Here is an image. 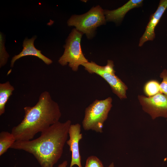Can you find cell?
Wrapping results in <instances>:
<instances>
[{"label":"cell","mask_w":167,"mask_h":167,"mask_svg":"<svg viewBox=\"0 0 167 167\" xmlns=\"http://www.w3.org/2000/svg\"><path fill=\"white\" fill-rule=\"evenodd\" d=\"M71 121H59L41 132L37 138L16 141L10 148L32 154L41 167H53L61 157L66 142Z\"/></svg>","instance_id":"1"},{"label":"cell","mask_w":167,"mask_h":167,"mask_svg":"<svg viewBox=\"0 0 167 167\" xmlns=\"http://www.w3.org/2000/svg\"><path fill=\"white\" fill-rule=\"evenodd\" d=\"M24 109L23 119L11 130L16 141L31 140L37 133L59 122L62 115L58 104L47 91L41 94L35 105L26 106Z\"/></svg>","instance_id":"2"},{"label":"cell","mask_w":167,"mask_h":167,"mask_svg":"<svg viewBox=\"0 0 167 167\" xmlns=\"http://www.w3.org/2000/svg\"><path fill=\"white\" fill-rule=\"evenodd\" d=\"M112 101L110 97L103 100H96L87 107L82 122L84 129L102 133L104 122L112 106Z\"/></svg>","instance_id":"3"},{"label":"cell","mask_w":167,"mask_h":167,"mask_svg":"<svg viewBox=\"0 0 167 167\" xmlns=\"http://www.w3.org/2000/svg\"><path fill=\"white\" fill-rule=\"evenodd\" d=\"M106 21L104 10L98 5L84 14L72 15L67 24L69 26H75L78 31L85 34L88 39H92L97 28L105 24Z\"/></svg>","instance_id":"4"},{"label":"cell","mask_w":167,"mask_h":167,"mask_svg":"<svg viewBox=\"0 0 167 167\" xmlns=\"http://www.w3.org/2000/svg\"><path fill=\"white\" fill-rule=\"evenodd\" d=\"M83 33L75 28L73 29L66 40L65 50L58 62L62 66L68 65L75 71L80 65L88 62L81 50L80 42Z\"/></svg>","instance_id":"5"},{"label":"cell","mask_w":167,"mask_h":167,"mask_svg":"<svg viewBox=\"0 0 167 167\" xmlns=\"http://www.w3.org/2000/svg\"><path fill=\"white\" fill-rule=\"evenodd\" d=\"M85 69L90 74H96L103 78L109 84L113 92L120 99L127 98V86L115 74L113 61L108 60L104 66L97 64L95 62H88L82 64Z\"/></svg>","instance_id":"6"},{"label":"cell","mask_w":167,"mask_h":167,"mask_svg":"<svg viewBox=\"0 0 167 167\" xmlns=\"http://www.w3.org/2000/svg\"><path fill=\"white\" fill-rule=\"evenodd\" d=\"M138 99L143 110L152 119L159 117L167 119V96L159 92L151 97L139 95Z\"/></svg>","instance_id":"7"},{"label":"cell","mask_w":167,"mask_h":167,"mask_svg":"<svg viewBox=\"0 0 167 167\" xmlns=\"http://www.w3.org/2000/svg\"><path fill=\"white\" fill-rule=\"evenodd\" d=\"M81 131V126L78 123L71 124L69 129V139L67 140L66 143L69 146L70 150L71 152L70 167H72L75 165H77L79 167H82L79 148V141L83 138Z\"/></svg>","instance_id":"8"},{"label":"cell","mask_w":167,"mask_h":167,"mask_svg":"<svg viewBox=\"0 0 167 167\" xmlns=\"http://www.w3.org/2000/svg\"><path fill=\"white\" fill-rule=\"evenodd\" d=\"M167 8V0H161L156 10L151 16L145 31L140 38L139 46H142L147 41L153 40L155 36V28Z\"/></svg>","instance_id":"9"},{"label":"cell","mask_w":167,"mask_h":167,"mask_svg":"<svg viewBox=\"0 0 167 167\" xmlns=\"http://www.w3.org/2000/svg\"><path fill=\"white\" fill-rule=\"evenodd\" d=\"M36 38L34 36L31 39L26 38L23 42V49L22 51L18 55H15L12 58L11 67H12L14 63L17 60L23 57L27 56H35L42 60L47 65L51 64L52 61L43 55L41 51L36 49L34 46V42Z\"/></svg>","instance_id":"10"},{"label":"cell","mask_w":167,"mask_h":167,"mask_svg":"<svg viewBox=\"0 0 167 167\" xmlns=\"http://www.w3.org/2000/svg\"><path fill=\"white\" fill-rule=\"evenodd\" d=\"M143 0H130L122 6L113 10H104L106 21L118 23L121 21L126 14L131 9L140 6Z\"/></svg>","instance_id":"11"},{"label":"cell","mask_w":167,"mask_h":167,"mask_svg":"<svg viewBox=\"0 0 167 167\" xmlns=\"http://www.w3.org/2000/svg\"><path fill=\"white\" fill-rule=\"evenodd\" d=\"M14 89L9 81L0 84V115L4 113L6 104Z\"/></svg>","instance_id":"12"},{"label":"cell","mask_w":167,"mask_h":167,"mask_svg":"<svg viewBox=\"0 0 167 167\" xmlns=\"http://www.w3.org/2000/svg\"><path fill=\"white\" fill-rule=\"evenodd\" d=\"M15 137L11 133L2 131L0 133V156L6 152L16 141Z\"/></svg>","instance_id":"13"},{"label":"cell","mask_w":167,"mask_h":167,"mask_svg":"<svg viewBox=\"0 0 167 167\" xmlns=\"http://www.w3.org/2000/svg\"><path fill=\"white\" fill-rule=\"evenodd\" d=\"M143 91L147 96H153L159 92H161L160 90V83L156 80H150L145 84L143 87Z\"/></svg>","instance_id":"14"},{"label":"cell","mask_w":167,"mask_h":167,"mask_svg":"<svg viewBox=\"0 0 167 167\" xmlns=\"http://www.w3.org/2000/svg\"><path fill=\"white\" fill-rule=\"evenodd\" d=\"M4 39L2 33L0 34V67L4 66L7 63L9 57L6 50L4 45Z\"/></svg>","instance_id":"15"},{"label":"cell","mask_w":167,"mask_h":167,"mask_svg":"<svg viewBox=\"0 0 167 167\" xmlns=\"http://www.w3.org/2000/svg\"><path fill=\"white\" fill-rule=\"evenodd\" d=\"M85 167H104L101 161L96 156H91L87 159Z\"/></svg>","instance_id":"16"},{"label":"cell","mask_w":167,"mask_h":167,"mask_svg":"<svg viewBox=\"0 0 167 167\" xmlns=\"http://www.w3.org/2000/svg\"><path fill=\"white\" fill-rule=\"evenodd\" d=\"M160 77L162 79L160 83V92L167 96V70L164 69L160 73Z\"/></svg>","instance_id":"17"},{"label":"cell","mask_w":167,"mask_h":167,"mask_svg":"<svg viewBox=\"0 0 167 167\" xmlns=\"http://www.w3.org/2000/svg\"><path fill=\"white\" fill-rule=\"evenodd\" d=\"M67 165V161H65L62 163L60 164L58 167H66Z\"/></svg>","instance_id":"18"},{"label":"cell","mask_w":167,"mask_h":167,"mask_svg":"<svg viewBox=\"0 0 167 167\" xmlns=\"http://www.w3.org/2000/svg\"><path fill=\"white\" fill-rule=\"evenodd\" d=\"M108 167H114V164L113 162L111 163Z\"/></svg>","instance_id":"19"},{"label":"cell","mask_w":167,"mask_h":167,"mask_svg":"<svg viewBox=\"0 0 167 167\" xmlns=\"http://www.w3.org/2000/svg\"><path fill=\"white\" fill-rule=\"evenodd\" d=\"M167 121V119H166Z\"/></svg>","instance_id":"20"}]
</instances>
